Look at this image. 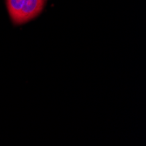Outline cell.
Segmentation results:
<instances>
[{"instance_id": "obj_2", "label": "cell", "mask_w": 146, "mask_h": 146, "mask_svg": "<svg viewBox=\"0 0 146 146\" xmlns=\"http://www.w3.org/2000/svg\"><path fill=\"white\" fill-rule=\"evenodd\" d=\"M24 2L25 0H6V7L13 23L16 20Z\"/></svg>"}, {"instance_id": "obj_3", "label": "cell", "mask_w": 146, "mask_h": 146, "mask_svg": "<svg viewBox=\"0 0 146 146\" xmlns=\"http://www.w3.org/2000/svg\"><path fill=\"white\" fill-rule=\"evenodd\" d=\"M43 1H45V0H43Z\"/></svg>"}, {"instance_id": "obj_1", "label": "cell", "mask_w": 146, "mask_h": 146, "mask_svg": "<svg viewBox=\"0 0 146 146\" xmlns=\"http://www.w3.org/2000/svg\"><path fill=\"white\" fill-rule=\"evenodd\" d=\"M44 4L45 1L43 0H25L14 24H25L37 17L44 8Z\"/></svg>"}]
</instances>
